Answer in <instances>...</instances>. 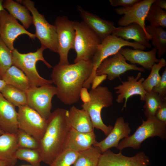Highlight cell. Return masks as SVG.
<instances>
[{
    "instance_id": "1",
    "label": "cell",
    "mask_w": 166,
    "mask_h": 166,
    "mask_svg": "<svg viewBox=\"0 0 166 166\" xmlns=\"http://www.w3.org/2000/svg\"><path fill=\"white\" fill-rule=\"evenodd\" d=\"M93 69L92 60L56 65L53 68L51 77L56 85L57 98L66 105L77 102L83 84L90 76Z\"/></svg>"
},
{
    "instance_id": "2",
    "label": "cell",
    "mask_w": 166,
    "mask_h": 166,
    "mask_svg": "<svg viewBox=\"0 0 166 166\" xmlns=\"http://www.w3.org/2000/svg\"><path fill=\"white\" fill-rule=\"evenodd\" d=\"M68 115L69 110L58 108L51 113L47 120V127L38 149L42 161L49 165L64 150L71 128Z\"/></svg>"
},
{
    "instance_id": "3",
    "label": "cell",
    "mask_w": 166,
    "mask_h": 166,
    "mask_svg": "<svg viewBox=\"0 0 166 166\" xmlns=\"http://www.w3.org/2000/svg\"><path fill=\"white\" fill-rule=\"evenodd\" d=\"M46 49L41 46L36 51L26 53H20L15 48L12 51L13 65L18 68L25 74L29 80L31 87L50 85L53 83L51 80L41 77L36 69V64L40 61H43L48 68H52L43 56V52Z\"/></svg>"
},
{
    "instance_id": "4",
    "label": "cell",
    "mask_w": 166,
    "mask_h": 166,
    "mask_svg": "<svg viewBox=\"0 0 166 166\" xmlns=\"http://www.w3.org/2000/svg\"><path fill=\"white\" fill-rule=\"evenodd\" d=\"M89 93L90 101L83 103L81 107L88 113L94 128L100 129L107 136L113 127L107 126L104 123L101 117V111L104 108L112 105L113 95L106 86H99L95 89H91Z\"/></svg>"
},
{
    "instance_id": "5",
    "label": "cell",
    "mask_w": 166,
    "mask_h": 166,
    "mask_svg": "<svg viewBox=\"0 0 166 166\" xmlns=\"http://www.w3.org/2000/svg\"><path fill=\"white\" fill-rule=\"evenodd\" d=\"M75 35L74 49L76 54L74 63L92 59L101 41L97 34L83 22H74Z\"/></svg>"
},
{
    "instance_id": "6",
    "label": "cell",
    "mask_w": 166,
    "mask_h": 166,
    "mask_svg": "<svg viewBox=\"0 0 166 166\" xmlns=\"http://www.w3.org/2000/svg\"><path fill=\"white\" fill-rule=\"evenodd\" d=\"M157 136L161 140L166 139V124L160 121L155 117L142 119V124L132 135L124 138L119 143L117 149L121 151L127 147L135 149L140 148L141 143L147 139Z\"/></svg>"
},
{
    "instance_id": "7",
    "label": "cell",
    "mask_w": 166,
    "mask_h": 166,
    "mask_svg": "<svg viewBox=\"0 0 166 166\" xmlns=\"http://www.w3.org/2000/svg\"><path fill=\"white\" fill-rule=\"evenodd\" d=\"M125 46H129L134 49L142 50L146 48L137 42H130L113 34L109 35L101 42L92 59V71L89 78L84 83L83 87L89 89L93 79L96 76V70L103 61L117 53Z\"/></svg>"
},
{
    "instance_id": "8",
    "label": "cell",
    "mask_w": 166,
    "mask_h": 166,
    "mask_svg": "<svg viewBox=\"0 0 166 166\" xmlns=\"http://www.w3.org/2000/svg\"><path fill=\"white\" fill-rule=\"evenodd\" d=\"M30 11L33 18V24L35 28V35L39 40L41 45L46 49L57 53V39L56 27L49 24L44 15L40 13L35 7V3L30 0H18Z\"/></svg>"
},
{
    "instance_id": "9",
    "label": "cell",
    "mask_w": 166,
    "mask_h": 166,
    "mask_svg": "<svg viewBox=\"0 0 166 166\" xmlns=\"http://www.w3.org/2000/svg\"><path fill=\"white\" fill-rule=\"evenodd\" d=\"M57 35V52L60 57L58 63L65 65L69 64L68 55L70 49H73L75 35L74 22L65 16H58L54 25Z\"/></svg>"
},
{
    "instance_id": "10",
    "label": "cell",
    "mask_w": 166,
    "mask_h": 166,
    "mask_svg": "<svg viewBox=\"0 0 166 166\" xmlns=\"http://www.w3.org/2000/svg\"><path fill=\"white\" fill-rule=\"evenodd\" d=\"M25 93L27 106L47 120L51 113L52 99L57 94L56 87L50 85L31 87Z\"/></svg>"
},
{
    "instance_id": "11",
    "label": "cell",
    "mask_w": 166,
    "mask_h": 166,
    "mask_svg": "<svg viewBox=\"0 0 166 166\" xmlns=\"http://www.w3.org/2000/svg\"><path fill=\"white\" fill-rule=\"evenodd\" d=\"M17 112L18 128L40 142L47 127V120L27 105L18 107Z\"/></svg>"
},
{
    "instance_id": "12",
    "label": "cell",
    "mask_w": 166,
    "mask_h": 166,
    "mask_svg": "<svg viewBox=\"0 0 166 166\" xmlns=\"http://www.w3.org/2000/svg\"><path fill=\"white\" fill-rule=\"evenodd\" d=\"M25 34L35 39L36 36L26 30L17 19L6 10L0 12V37L11 51L14 49V42L20 35Z\"/></svg>"
},
{
    "instance_id": "13",
    "label": "cell",
    "mask_w": 166,
    "mask_h": 166,
    "mask_svg": "<svg viewBox=\"0 0 166 166\" xmlns=\"http://www.w3.org/2000/svg\"><path fill=\"white\" fill-rule=\"evenodd\" d=\"M130 70L145 71L143 68L127 63L124 57L118 52L103 60L97 68L96 74V75L106 74L110 81L117 77L121 80L120 75Z\"/></svg>"
},
{
    "instance_id": "14",
    "label": "cell",
    "mask_w": 166,
    "mask_h": 166,
    "mask_svg": "<svg viewBox=\"0 0 166 166\" xmlns=\"http://www.w3.org/2000/svg\"><path fill=\"white\" fill-rule=\"evenodd\" d=\"M155 1L140 0L130 7H119L116 8L115 11L117 14H124L118 21V25L119 26H125L136 23L140 25L144 31L149 34L145 29V18L150 7Z\"/></svg>"
},
{
    "instance_id": "15",
    "label": "cell",
    "mask_w": 166,
    "mask_h": 166,
    "mask_svg": "<svg viewBox=\"0 0 166 166\" xmlns=\"http://www.w3.org/2000/svg\"><path fill=\"white\" fill-rule=\"evenodd\" d=\"M149 164V159L144 152L128 157L121 151L115 153L108 149L100 155L97 166H148Z\"/></svg>"
},
{
    "instance_id": "16",
    "label": "cell",
    "mask_w": 166,
    "mask_h": 166,
    "mask_svg": "<svg viewBox=\"0 0 166 166\" xmlns=\"http://www.w3.org/2000/svg\"><path fill=\"white\" fill-rule=\"evenodd\" d=\"M141 75V73L139 72L136 77L132 76H128V81H122L121 85L114 88L115 89L117 90L116 93L119 94L116 100L117 102L118 103H122L124 99L122 110L126 108L128 99L132 96L139 95L140 97V100L144 101L147 92L142 84L144 79L142 77L138 80Z\"/></svg>"
},
{
    "instance_id": "17",
    "label": "cell",
    "mask_w": 166,
    "mask_h": 166,
    "mask_svg": "<svg viewBox=\"0 0 166 166\" xmlns=\"http://www.w3.org/2000/svg\"><path fill=\"white\" fill-rule=\"evenodd\" d=\"M131 131L129 123L124 122L123 117H120L116 120L114 126L107 137L93 146L98 147L101 153L112 147L117 148L120 141L128 136Z\"/></svg>"
},
{
    "instance_id": "18",
    "label": "cell",
    "mask_w": 166,
    "mask_h": 166,
    "mask_svg": "<svg viewBox=\"0 0 166 166\" xmlns=\"http://www.w3.org/2000/svg\"><path fill=\"white\" fill-rule=\"evenodd\" d=\"M77 9L83 21L98 36L101 42L111 35L116 27L113 22L102 19L78 6Z\"/></svg>"
},
{
    "instance_id": "19",
    "label": "cell",
    "mask_w": 166,
    "mask_h": 166,
    "mask_svg": "<svg viewBox=\"0 0 166 166\" xmlns=\"http://www.w3.org/2000/svg\"><path fill=\"white\" fill-rule=\"evenodd\" d=\"M97 142L94 131L82 132L71 127L65 140L64 150L69 149L79 152L88 149Z\"/></svg>"
},
{
    "instance_id": "20",
    "label": "cell",
    "mask_w": 166,
    "mask_h": 166,
    "mask_svg": "<svg viewBox=\"0 0 166 166\" xmlns=\"http://www.w3.org/2000/svg\"><path fill=\"white\" fill-rule=\"evenodd\" d=\"M15 106L0 92V128L5 132L16 134L18 129Z\"/></svg>"
},
{
    "instance_id": "21",
    "label": "cell",
    "mask_w": 166,
    "mask_h": 166,
    "mask_svg": "<svg viewBox=\"0 0 166 166\" xmlns=\"http://www.w3.org/2000/svg\"><path fill=\"white\" fill-rule=\"evenodd\" d=\"M119 52L132 64H138L144 69H150L153 65L158 63L160 59L156 57V49L154 48L149 51L140 49L121 48Z\"/></svg>"
},
{
    "instance_id": "22",
    "label": "cell",
    "mask_w": 166,
    "mask_h": 166,
    "mask_svg": "<svg viewBox=\"0 0 166 166\" xmlns=\"http://www.w3.org/2000/svg\"><path fill=\"white\" fill-rule=\"evenodd\" d=\"M112 34L125 40H132L146 48L151 47L149 42V41L151 40V36L147 34L140 25L136 23L125 26L116 27Z\"/></svg>"
},
{
    "instance_id": "23",
    "label": "cell",
    "mask_w": 166,
    "mask_h": 166,
    "mask_svg": "<svg viewBox=\"0 0 166 166\" xmlns=\"http://www.w3.org/2000/svg\"><path fill=\"white\" fill-rule=\"evenodd\" d=\"M18 149L16 134L4 132L0 135V160L8 166H14L18 160L15 154Z\"/></svg>"
},
{
    "instance_id": "24",
    "label": "cell",
    "mask_w": 166,
    "mask_h": 166,
    "mask_svg": "<svg viewBox=\"0 0 166 166\" xmlns=\"http://www.w3.org/2000/svg\"><path fill=\"white\" fill-rule=\"evenodd\" d=\"M68 117L70 126L74 129L84 133L94 131L91 118L83 109H79L72 106L69 110Z\"/></svg>"
},
{
    "instance_id": "25",
    "label": "cell",
    "mask_w": 166,
    "mask_h": 166,
    "mask_svg": "<svg viewBox=\"0 0 166 166\" xmlns=\"http://www.w3.org/2000/svg\"><path fill=\"white\" fill-rule=\"evenodd\" d=\"M4 9L16 19L19 20L26 29L29 28L33 23V18L29 10L24 6L12 0H5L3 2Z\"/></svg>"
},
{
    "instance_id": "26",
    "label": "cell",
    "mask_w": 166,
    "mask_h": 166,
    "mask_svg": "<svg viewBox=\"0 0 166 166\" xmlns=\"http://www.w3.org/2000/svg\"><path fill=\"white\" fill-rule=\"evenodd\" d=\"M2 80L6 84L12 85L25 92L31 87L29 80L25 74L14 65L7 70Z\"/></svg>"
},
{
    "instance_id": "27",
    "label": "cell",
    "mask_w": 166,
    "mask_h": 166,
    "mask_svg": "<svg viewBox=\"0 0 166 166\" xmlns=\"http://www.w3.org/2000/svg\"><path fill=\"white\" fill-rule=\"evenodd\" d=\"M146 32L151 37L152 43L157 50L158 57L160 58L166 52V31L161 27L146 25Z\"/></svg>"
},
{
    "instance_id": "28",
    "label": "cell",
    "mask_w": 166,
    "mask_h": 166,
    "mask_svg": "<svg viewBox=\"0 0 166 166\" xmlns=\"http://www.w3.org/2000/svg\"><path fill=\"white\" fill-rule=\"evenodd\" d=\"M101 154L98 147L92 146L88 149L78 152L73 166H97Z\"/></svg>"
},
{
    "instance_id": "29",
    "label": "cell",
    "mask_w": 166,
    "mask_h": 166,
    "mask_svg": "<svg viewBox=\"0 0 166 166\" xmlns=\"http://www.w3.org/2000/svg\"><path fill=\"white\" fill-rule=\"evenodd\" d=\"M0 92L7 101L15 107L27 105L25 92L12 85L6 84Z\"/></svg>"
},
{
    "instance_id": "30",
    "label": "cell",
    "mask_w": 166,
    "mask_h": 166,
    "mask_svg": "<svg viewBox=\"0 0 166 166\" xmlns=\"http://www.w3.org/2000/svg\"><path fill=\"white\" fill-rule=\"evenodd\" d=\"M145 20L149 22L151 26L166 28V11L153 3L149 9Z\"/></svg>"
},
{
    "instance_id": "31",
    "label": "cell",
    "mask_w": 166,
    "mask_h": 166,
    "mask_svg": "<svg viewBox=\"0 0 166 166\" xmlns=\"http://www.w3.org/2000/svg\"><path fill=\"white\" fill-rule=\"evenodd\" d=\"M166 65L165 60L161 58L157 64L155 63L152 66L150 74L142 84L144 89L147 92L152 91L153 88L159 82L161 77L159 74V71Z\"/></svg>"
},
{
    "instance_id": "32",
    "label": "cell",
    "mask_w": 166,
    "mask_h": 166,
    "mask_svg": "<svg viewBox=\"0 0 166 166\" xmlns=\"http://www.w3.org/2000/svg\"><path fill=\"white\" fill-rule=\"evenodd\" d=\"M166 100L163 99L158 94L152 91L147 92L144 106V114L147 118L155 117L158 109Z\"/></svg>"
},
{
    "instance_id": "33",
    "label": "cell",
    "mask_w": 166,
    "mask_h": 166,
    "mask_svg": "<svg viewBox=\"0 0 166 166\" xmlns=\"http://www.w3.org/2000/svg\"><path fill=\"white\" fill-rule=\"evenodd\" d=\"M15 156L18 159L26 161L32 166H41V162L42 161V159L38 149H18Z\"/></svg>"
},
{
    "instance_id": "34",
    "label": "cell",
    "mask_w": 166,
    "mask_h": 166,
    "mask_svg": "<svg viewBox=\"0 0 166 166\" xmlns=\"http://www.w3.org/2000/svg\"><path fill=\"white\" fill-rule=\"evenodd\" d=\"M12 65V51L0 37V79H2L6 71Z\"/></svg>"
},
{
    "instance_id": "35",
    "label": "cell",
    "mask_w": 166,
    "mask_h": 166,
    "mask_svg": "<svg viewBox=\"0 0 166 166\" xmlns=\"http://www.w3.org/2000/svg\"><path fill=\"white\" fill-rule=\"evenodd\" d=\"M16 134L18 149H38L39 141L35 138L19 129Z\"/></svg>"
},
{
    "instance_id": "36",
    "label": "cell",
    "mask_w": 166,
    "mask_h": 166,
    "mask_svg": "<svg viewBox=\"0 0 166 166\" xmlns=\"http://www.w3.org/2000/svg\"><path fill=\"white\" fill-rule=\"evenodd\" d=\"M78 152L65 149L60 154L49 166H71L74 163Z\"/></svg>"
},
{
    "instance_id": "37",
    "label": "cell",
    "mask_w": 166,
    "mask_h": 166,
    "mask_svg": "<svg viewBox=\"0 0 166 166\" xmlns=\"http://www.w3.org/2000/svg\"><path fill=\"white\" fill-rule=\"evenodd\" d=\"M152 91L157 93L164 100H166V68L161 77L160 80L152 89Z\"/></svg>"
},
{
    "instance_id": "38",
    "label": "cell",
    "mask_w": 166,
    "mask_h": 166,
    "mask_svg": "<svg viewBox=\"0 0 166 166\" xmlns=\"http://www.w3.org/2000/svg\"><path fill=\"white\" fill-rule=\"evenodd\" d=\"M140 0H109L110 5L113 6H121L123 7H131L136 4Z\"/></svg>"
},
{
    "instance_id": "39",
    "label": "cell",
    "mask_w": 166,
    "mask_h": 166,
    "mask_svg": "<svg viewBox=\"0 0 166 166\" xmlns=\"http://www.w3.org/2000/svg\"><path fill=\"white\" fill-rule=\"evenodd\" d=\"M155 117L158 120L166 124V100L158 109Z\"/></svg>"
},
{
    "instance_id": "40",
    "label": "cell",
    "mask_w": 166,
    "mask_h": 166,
    "mask_svg": "<svg viewBox=\"0 0 166 166\" xmlns=\"http://www.w3.org/2000/svg\"><path fill=\"white\" fill-rule=\"evenodd\" d=\"M107 78V75L106 74H102L96 75L93 79L91 84V89H94L98 86Z\"/></svg>"
},
{
    "instance_id": "41",
    "label": "cell",
    "mask_w": 166,
    "mask_h": 166,
    "mask_svg": "<svg viewBox=\"0 0 166 166\" xmlns=\"http://www.w3.org/2000/svg\"><path fill=\"white\" fill-rule=\"evenodd\" d=\"M80 98L83 103H85L89 101L90 98V96L87 89L84 87L82 88L80 93Z\"/></svg>"
},
{
    "instance_id": "42",
    "label": "cell",
    "mask_w": 166,
    "mask_h": 166,
    "mask_svg": "<svg viewBox=\"0 0 166 166\" xmlns=\"http://www.w3.org/2000/svg\"><path fill=\"white\" fill-rule=\"evenodd\" d=\"M154 3L158 7L166 10V1L165 0H156Z\"/></svg>"
},
{
    "instance_id": "43",
    "label": "cell",
    "mask_w": 166,
    "mask_h": 166,
    "mask_svg": "<svg viewBox=\"0 0 166 166\" xmlns=\"http://www.w3.org/2000/svg\"><path fill=\"white\" fill-rule=\"evenodd\" d=\"M6 84L3 80L0 79V92L4 87Z\"/></svg>"
},
{
    "instance_id": "44",
    "label": "cell",
    "mask_w": 166,
    "mask_h": 166,
    "mask_svg": "<svg viewBox=\"0 0 166 166\" xmlns=\"http://www.w3.org/2000/svg\"><path fill=\"white\" fill-rule=\"evenodd\" d=\"M3 1L2 0H0V12L2 11L5 10L3 6Z\"/></svg>"
},
{
    "instance_id": "45",
    "label": "cell",
    "mask_w": 166,
    "mask_h": 166,
    "mask_svg": "<svg viewBox=\"0 0 166 166\" xmlns=\"http://www.w3.org/2000/svg\"><path fill=\"white\" fill-rule=\"evenodd\" d=\"M0 166H8L4 162L0 160Z\"/></svg>"
},
{
    "instance_id": "46",
    "label": "cell",
    "mask_w": 166,
    "mask_h": 166,
    "mask_svg": "<svg viewBox=\"0 0 166 166\" xmlns=\"http://www.w3.org/2000/svg\"><path fill=\"white\" fill-rule=\"evenodd\" d=\"M4 132H5L3 131L0 128V135L2 134Z\"/></svg>"
},
{
    "instance_id": "47",
    "label": "cell",
    "mask_w": 166,
    "mask_h": 166,
    "mask_svg": "<svg viewBox=\"0 0 166 166\" xmlns=\"http://www.w3.org/2000/svg\"><path fill=\"white\" fill-rule=\"evenodd\" d=\"M21 166H26V165H21Z\"/></svg>"
},
{
    "instance_id": "48",
    "label": "cell",
    "mask_w": 166,
    "mask_h": 166,
    "mask_svg": "<svg viewBox=\"0 0 166 166\" xmlns=\"http://www.w3.org/2000/svg\"><path fill=\"white\" fill-rule=\"evenodd\" d=\"M26 166H32L26 165Z\"/></svg>"
}]
</instances>
